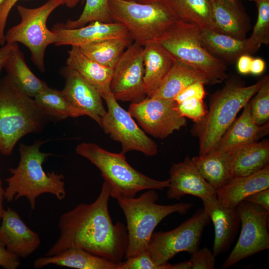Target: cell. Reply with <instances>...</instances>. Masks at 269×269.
<instances>
[{"mask_svg": "<svg viewBox=\"0 0 269 269\" xmlns=\"http://www.w3.org/2000/svg\"><path fill=\"white\" fill-rule=\"evenodd\" d=\"M201 29L197 25L178 20L156 41L174 59L205 76L210 84L220 83L228 77L227 64L213 56L203 46Z\"/></svg>", "mask_w": 269, "mask_h": 269, "instance_id": "cell-7", "label": "cell"}, {"mask_svg": "<svg viewBox=\"0 0 269 269\" xmlns=\"http://www.w3.org/2000/svg\"><path fill=\"white\" fill-rule=\"evenodd\" d=\"M266 64L264 60L260 58L253 59L250 73L254 75H260L265 70Z\"/></svg>", "mask_w": 269, "mask_h": 269, "instance_id": "cell-46", "label": "cell"}, {"mask_svg": "<svg viewBox=\"0 0 269 269\" xmlns=\"http://www.w3.org/2000/svg\"><path fill=\"white\" fill-rule=\"evenodd\" d=\"M64 4L65 0H48L34 8L17 5L20 21L5 34V43H20L28 48L33 63L41 72L45 70L44 55L47 47L58 39L57 35L47 28V20L57 7Z\"/></svg>", "mask_w": 269, "mask_h": 269, "instance_id": "cell-9", "label": "cell"}, {"mask_svg": "<svg viewBox=\"0 0 269 269\" xmlns=\"http://www.w3.org/2000/svg\"><path fill=\"white\" fill-rule=\"evenodd\" d=\"M50 119L6 76L0 82V151L11 154L23 136L41 132Z\"/></svg>", "mask_w": 269, "mask_h": 269, "instance_id": "cell-4", "label": "cell"}, {"mask_svg": "<svg viewBox=\"0 0 269 269\" xmlns=\"http://www.w3.org/2000/svg\"><path fill=\"white\" fill-rule=\"evenodd\" d=\"M236 209L240 219L241 232L236 245L222 266L224 269L269 248V211L245 200L240 202Z\"/></svg>", "mask_w": 269, "mask_h": 269, "instance_id": "cell-12", "label": "cell"}, {"mask_svg": "<svg viewBox=\"0 0 269 269\" xmlns=\"http://www.w3.org/2000/svg\"><path fill=\"white\" fill-rule=\"evenodd\" d=\"M19 0H4L0 5V45L5 43L4 30L11 9Z\"/></svg>", "mask_w": 269, "mask_h": 269, "instance_id": "cell-42", "label": "cell"}, {"mask_svg": "<svg viewBox=\"0 0 269 269\" xmlns=\"http://www.w3.org/2000/svg\"><path fill=\"white\" fill-rule=\"evenodd\" d=\"M210 1H211L212 0H210Z\"/></svg>", "mask_w": 269, "mask_h": 269, "instance_id": "cell-53", "label": "cell"}, {"mask_svg": "<svg viewBox=\"0 0 269 269\" xmlns=\"http://www.w3.org/2000/svg\"><path fill=\"white\" fill-rule=\"evenodd\" d=\"M263 79L246 86L237 78H227L224 86L210 98L209 109L203 118L194 123L191 133L197 137L199 154L215 150L236 117L260 89Z\"/></svg>", "mask_w": 269, "mask_h": 269, "instance_id": "cell-2", "label": "cell"}, {"mask_svg": "<svg viewBox=\"0 0 269 269\" xmlns=\"http://www.w3.org/2000/svg\"><path fill=\"white\" fill-rule=\"evenodd\" d=\"M61 73L65 80L62 90L71 105L82 116H88L100 126L107 113L100 92L75 70L63 67Z\"/></svg>", "mask_w": 269, "mask_h": 269, "instance_id": "cell-15", "label": "cell"}, {"mask_svg": "<svg viewBox=\"0 0 269 269\" xmlns=\"http://www.w3.org/2000/svg\"><path fill=\"white\" fill-rule=\"evenodd\" d=\"M156 0H136L137 2H140V3H148Z\"/></svg>", "mask_w": 269, "mask_h": 269, "instance_id": "cell-49", "label": "cell"}, {"mask_svg": "<svg viewBox=\"0 0 269 269\" xmlns=\"http://www.w3.org/2000/svg\"><path fill=\"white\" fill-rule=\"evenodd\" d=\"M76 153L89 160L100 171L110 185V197L133 198L139 191L162 190L168 188L169 179L158 180L151 178L133 167L125 154L110 152L93 143L82 142L76 148Z\"/></svg>", "mask_w": 269, "mask_h": 269, "instance_id": "cell-6", "label": "cell"}, {"mask_svg": "<svg viewBox=\"0 0 269 269\" xmlns=\"http://www.w3.org/2000/svg\"><path fill=\"white\" fill-rule=\"evenodd\" d=\"M16 43H9L2 45L0 48V72L4 68L12 50L13 49Z\"/></svg>", "mask_w": 269, "mask_h": 269, "instance_id": "cell-45", "label": "cell"}, {"mask_svg": "<svg viewBox=\"0 0 269 269\" xmlns=\"http://www.w3.org/2000/svg\"><path fill=\"white\" fill-rule=\"evenodd\" d=\"M110 187L105 181L92 203H81L60 217L59 237L45 254L53 256L71 248L83 249L116 263L123 261L128 244L126 226L114 224L108 202Z\"/></svg>", "mask_w": 269, "mask_h": 269, "instance_id": "cell-1", "label": "cell"}, {"mask_svg": "<svg viewBox=\"0 0 269 269\" xmlns=\"http://www.w3.org/2000/svg\"><path fill=\"white\" fill-rule=\"evenodd\" d=\"M248 0V1H254V2H256L257 3L258 2H259L262 1L263 0Z\"/></svg>", "mask_w": 269, "mask_h": 269, "instance_id": "cell-50", "label": "cell"}, {"mask_svg": "<svg viewBox=\"0 0 269 269\" xmlns=\"http://www.w3.org/2000/svg\"><path fill=\"white\" fill-rule=\"evenodd\" d=\"M4 198V190L2 186V182L0 177V220L1 219L4 209L3 207V201Z\"/></svg>", "mask_w": 269, "mask_h": 269, "instance_id": "cell-47", "label": "cell"}, {"mask_svg": "<svg viewBox=\"0 0 269 269\" xmlns=\"http://www.w3.org/2000/svg\"><path fill=\"white\" fill-rule=\"evenodd\" d=\"M188 260L191 269H214L215 268L216 257L207 247L198 250L191 254Z\"/></svg>", "mask_w": 269, "mask_h": 269, "instance_id": "cell-39", "label": "cell"}, {"mask_svg": "<svg viewBox=\"0 0 269 269\" xmlns=\"http://www.w3.org/2000/svg\"><path fill=\"white\" fill-rule=\"evenodd\" d=\"M93 21L113 22L110 13L109 0H86L83 10L79 18L75 20L69 19L64 25L67 28H77Z\"/></svg>", "mask_w": 269, "mask_h": 269, "instance_id": "cell-34", "label": "cell"}, {"mask_svg": "<svg viewBox=\"0 0 269 269\" xmlns=\"http://www.w3.org/2000/svg\"><path fill=\"white\" fill-rule=\"evenodd\" d=\"M269 187V165L252 174L231 178L217 190V199L223 206L236 208L249 195Z\"/></svg>", "mask_w": 269, "mask_h": 269, "instance_id": "cell-23", "label": "cell"}, {"mask_svg": "<svg viewBox=\"0 0 269 269\" xmlns=\"http://www.w3.org/2000/svg\"><path fill=\"white\" fill-rule=\"evenodd\" d=\"M116 200L127 222L128 244L125 259L136 256L147 249L155 228L164 218L174 213L184 215L193 206L190 203L182 202L158 204L159 195L154 189H148L137 198L118 197Z\"/></svg>", "mask_w": 269, "mask_h": 269, "instance_id": "cell-5", "label": "cell"}, {"mask_svg": "<svg viewBox=\"0 0 269 269\" xmlns=\"http://www.w3.org/2000/svg\"><path fill=\"white\" fill-rule=\"evenodd\" d=\"M123 269H175V264L155 263L146 250L142 253L123 261Z\"/></svg>", "mask_w": 269, "mask_h": 269, "instance_id": "cell-38", "label": "cell"}, {"mask_svg": "<svg viewBox=\"0 0 269 269\" xmlns=\"http://www.w3.org/2000/svg\"><path fill=\"white\" fill-rule=\"evenodd\" d=\"M173 61L171 54L157 41L143 46V81L147 97L160 85Z\"/></svg>", "mask_w": 269, "mask_h": 269, "instance_id": "cell-25", "label": "cell"}, {"mask_svg": "<svg viewBox=\"0 0 269 269\" xmlns=\"http://www.w3.org/2000/svg\"><path fill=\"white\" fill-rule=\"evenodd\" d=\"M68 51L66 66L75 70L95 88L102 97L111 92L113 69L100 65L84 54L77 46Z\"/></svg>", "mask_w": 269, "mask_h": 269, "instance_id": "cell-27", "label": "cell"}, {"mask_svg": "<svg viewBox=\"0 0 269 269\" xmlns=\"http://www.w3.org/2000/svg\"><path fill=\"white\" fill-rule=\"evenodd\" d=\"M240 116L235 119L220 140L215 150L229 152L245 144L255 142L269 133V123L258 126L253 121L249 101Z\"/></svg>", "mask_w": 269, "mask_h": 269, "instance_id": "cell-20", "label": "cell"}, {"mask_svg": "<svg viewBox=\"0 0 269 269\" xmlns=\"http://www.w3.org/2000/svg\"><path fill=\"white\" fill-rule=\"evenodd\" d=\"M80 0H65V5L69 8H73L76 6Z\"/></svg>", "mask_w": 269, "mask_h": 269, "instance_id": "cell-48", "label": "cell"}, {"mask_svg": "<svg viewBox=\"0 0 269 269\" xmlns=\"http://www.w3.org/2000/svg\"><path fill=\"white\" fill-rule=\"evenodd\" d=\"M253 59V58L250 55H241L237 61L238 72L242 74L250 73Z\"/></svg>", "mask_w": 269, "mask_h": 269, "instance_id": "cell-44", "label": "cell"}, {"mask_svg": "<svg viewBox=\"0 0 269 269\" xmlns=\"http://www.w3.org/2000/svg\"><path fill=\"white\" fill-rule=\"evenodd\" d=\"M228 152L231 178L252 174L269 165L268 139L241 145Z\"/></svg>", "mask_w": 269, "mask_h": 269, "instance_id": "cell-22", "label": "cell"}, {"mask_svg": "<svg viewBox=\"0 0 269 269\" xmlns=\"http://www.w3.org/2000/svg\"><path fill=\"white\" fill-rule=\"evenodd\" d=\"M128 112L144 132L160 139L166 138L187 125L186 118L179 115L173 100L146 97L140 102L131 103Z\"/></svg>", "mask_w": 269, "mask_h": 269, "instance_id": "cell-14", "label": "cell"}, {"mask_svg": "<svg viewBox=\"0 0 269 269\" xmlns=\"http://www.w3.org/2000/svg\"><path fill=\"white\" fill-rule=\"evenodd\" d=\"M204 85L199 82L192 83L183 89L174 100L177 104L191 98L203 100L206 95Z\"/></svg>", "mask_w": 269, "mask_h": 269, "instance_id": "cell-40", "label": "cell"}, {"mask_svg": "<svg viewBox=\"0 0 269 269\" xmlns=\"http://www.w3.org/2000/svg\"><path fill=\"white\" fill-rule=\"evenodd\" d=\"M38 106L51 119L77 118L81 114L68 102L62 91L48 86L33 98Z\"/></svg>", "mask_w": 269, "mask_h": 269, "instance_id": "cell-33", "label": "cell"}, {"mask_svg": "<svg viewBox=\"0 0 269 269\" xmlns=\"http://www.w3.org/2000/svg\"><path fill=\"white\" fill-rule=\"evenodd\" d=\"M162 0L169 5L178 20L222 33L213 20L210 0Z\"/></svg>", "mask_w": 269, "mask_h": 269, "instance_id": "cell-31", "label": "cell"}, {"mask_svg": "<svg viewBox=\"0 0 269 269\" xmlns=\"http://www.w3.org/2000/svg\"><path fill=\"white\" fill-rule=\"evenodd\" d=\"M11 82L22 93L34 98L48 87L47 84L37 77L26 64L22 52L16 43L5 66Z\"/></svg>", "mask_w": 269, "mask_h": 269, "instance_id": "cell-29", "label": "cell"}, {"mask_svg": "<svg viewBox=\"0 0 269 269\" xmlns=\"http://www.w3.org/2000/svg\"><path fill=\"white\" fill-rule=\"evenodd\" d=\"M213 20L222 33L244 39L251 28V19L240 0H212Z\"/></svg>", "mask_w": 269, "mask_h": 269, "instance_id": "cell-21", "label": "cell"}, {"mask_svg": "<svg viewBox=\"0 0 269 269\" xmlns=\"http://www.w3.org/2000/svg\"><path fill=\"white\" fill-rule=\"evenodd\" d=\"M102 98L108 110L100 126L112 139L121 144V152L137 151L147 156L156 155L157 144L137 126L130 113L118 104L111 92L104 94Z\"/></svg>", "mask_w": 269, "mask_h": 269, "instance_id": "cell-11", "label": "cell"}, {"mask_svg": "<svg viewBox=\"0 0 269 269\" xmlns=\"http://www.w3.org/2000/svg\"><path fill=\"white\" fill-rule=\"evenodd\" d=\"M49 265L79 269H123V262L116 263L81 248H71L53 256L39 258L33 263L36 269Z\"/></svg>", "mask_w": 269, "mask_h": 269, "instance_id": "cell-24", "label": "cell"}, {"mask_svg": "<svg viewBox=\"0 0 269 269\" xmlns=\"http://www.w3.org/2000/svg\"><path fill=\"white\" fill-rule=\"evenodd\" d=\"M245 200L269 211V188L255 192Z\"/></svg>", "mask_w": 269, "mask_h": 269, "instance_id": "cell-43", "label": "cell"}, {"mask_svg": "<svg viewBox=\"0 0 269 269\" xmlns=\"http://www.w3.org/2000/svg\"><path fill=\"white\" fill-rule=\"evenodd\" d=\"M133 41L131 37L114 38L89 43L78 47L92 60L105 67L114 69Z\"/></svg>", "mask_w": 269, "mask_h": 269, "instance_id": "cell-32", "label": "cell"}, {"mask_svg": "<svg viewBox=\"0 0 269 269\" xmlns=\"http://www.w3.org/2000/svg\"><path fill=\"white\" fill-rule=\"evenodd\" d=\"M203 208L215 230L213 253L215 257L228 251L238 233L240 219L236 208L226 207L217 200H203Z\"/></svg>", "mask_w": 269, "mask_h": 269, "instance_id": "cell-19", "label": "cell"}, {"mask_svg": "<svg viewBox=\"0 0 269 269\" xmlns=\"http://www.w3.org/2000/svg\"><path fill=\"white\" fill-rule=\"evenodd\" d=\"M198 82L210 84L208 79L197 70L174 59L160 85L148 97L174 100L186 87Z\"/></svg>", "mask_w": 269, "mask_h": 269, "instance_id": "cell-26", "label": "cell"}, {"mask_svg": "<svg viewBox=\"0 0 269 269\" xmlns=\"http://www.w3.org/2000/svg\"><path fill=\"white\" fill-rule=\"evenodd\" d=\"M201 40L210 54L226 64L236 63L242 55L252 54L247 38L239 39L209 28H202Z\"/></svg>", "mask_w": 269, "mask_h": 269, "instance_id": "cell-28", "label": "cell"}, {"mask_svg": "<svg viewBox=\"0 0 269 269\" xmlns=\"http://www.w3.org/2000/svg\"><path fill=\"white\" fill-rule=\"evenodd\" d=\"M192 160L202 176L216 191L231 178L228 152L215 149L193 157Z\"/></svg>", "mask_w": 269, "mask_h": 269, "instance_id": "cell-30", "label": "cell"}, {"mask_svg": "<svg viewBox=\"0 0 269 269\" xmlns=\"http://www.w3.org/2000/svg\"><path fill=\"white\" fill-rule=\"evenodd\" d=\"M258 16L252 33L247 38V43L252 54L256 53L262 45L269 44V0L256 3Z\"/></svg>", "mask_w": 269, "mask_h": 269, "instance_id": "cell-35", "label": "cell"}, {"mask_svg": "<svg viewBox=\"0 0 269 269\" xmlns=\"http://www.w3.org/2000/svg\"><path fill=\"white\" fill-rule=\"evenodd\" d=\"M129 0V1H136V0Z\"/></svg>", "mask_w": 269, "mask_h": 269, "instance_id": "cell-52", "label": "cell"}, {"mask_svg": "<svg viewBox=\"0 0 269 269\" xmlns=\"http://www.w3.org/2000/svg\"><path fill=\"white\" fill-rule=\"evenodd\" d=\"M263 79L260 89L250 101L252 119L258 126L269 121V77L267 75Z\"/></svg>", "mask_w": 269, "mask_h": 269, "instance_id": "cell-36", "label": "cell"}, {"mask_svg": "<svg viewBox=\"0 0 269 269\" xmlns=\"http://www.w3.org/2000/svg\"><path fill=\"white\" fill-rule=\"evenodd\" d=\"M210 220L204 209H200L175 229L153 232L147 250L159 265L167 263L181 252L192 254L199 249L203 230Z\"/></svg>", "mask_w": 269, "mask_h": 269, "instance_id": "cell-10", "label": "cell"}, {"mask_svg": "<svg viewBox=\"0 0 269 269\" xmlns=\"http://www.w3.org/2000/svg\"><path fill=\"white\" fill-rule=\"evenodd\" d=\"M169 172L168 199L179 200L186 195L202 200L217 199V191L204 179L188 156L181 162L173 163Z\"/></svg>", "mask_w": 269, "mask_h": 269, "instance_id": "cell-16", "label": "cell"}, {"mask_svg": "<svg viewBox=\"0 0 269 269\" xmlns=\"http://www.w3.org/2000/svg\"><path fill=\"white\" fill-rule=\"evenodd\" d=\"M143 46L132 43L113 69L110 90L117 101L136 103L147 97L143 81Z\"/></svg>", "mask_w": 269, "mask_h": 269, "instance_id": "cell-13", "label": "cell"}, {"mask_svg": "<svg viewBox=\"0 0 269 269\" xmlns=\"http://www.w3.org/2000/svg\"><path fill=\"white\" fill-rule=\"evenodd\" d=\"M57 36L56 46H77L109 38L131 37L126 27L118 22L93 21L88 25L69 29L58 23L51 30Z\"/></svg>", "mask_w": 269, "mask_h": 269, "instance_id": "cell-18", "label": "cell"}, {"mask_svg": "<svg viewBox=\"0 0 269 269\" xmlns=\"http://www.w3.org/2000/svg\"><path fill=\"white\" fill-rule=\"evenodd\" d=\"M1 219L0 240L8 251L25 258L39 247L38 234L30 229L16 211L9 208L4 209Z\"/></svg>", "mask_w": 269, "mask_h": 269, "instance_id": "cell-17", "label": "cell"}, {"mask_svg": "<svg viewBox=\"0 0 269 269\" xmlns=\"http://www.w3.org/2000/svg\"><path fill=\"white\" fill-rule=\"evenodd\" d=\"M4 0H0V5H1V4L2 3V2Z\"/></svg>", "mask_w": 269, "mask_h": 269, "instance_id": "cell-51", "label": "cell"}, {"mask_svg": "<svg viewBox=\"0 0 269 269\" xmlns=\"http://www.w3.org/2000/svg\"><path fill=\"white\" fill-rule=\"evenodd\" d=\"M43 142L20 145L19 163L16 168L9 169L11 175L5 180L7 186L4 199L7 201L25 197L31 208L34 209L36 199L42 194H52L59 200L65 197L64 176L54 171L46 173L43 169V163L51 155L40 151Z\"/></svg>", "mask_w": 269, "mask_h": 269, "instance_id": "cell-3", "label": "cell"}, {"mask_svg": "<svg viewBox=\"0 0 269 269\" xmlns=\"http://www.w3.org/2000/svg\"><path fill=\"white\" fill-rule=\"evenodd\" d=\"M176 109L181 116L191 119L194 123L201 121L207 111L203 100L196 98L188 99L176 103Z\"/></svg>", "mask_w": 269, "mask_h": 269, "instance_id": "cell-37", "label": "cell"}, {"mask_svg": "<svg viewBox=\"0 0 269 269\" xmlns=\"http://www.w3.org/2000/svg\"><path fill=\"white\" fill-rule=\"evenodd\" d=\"M109 6L113 22L123 24L133 40L142 46L156 41L178 20L162 0L148 3L109 0Z\"/></svg>", "mask_w": 269, "mask_h": 269, "instance_id": "cell-8", "label": "cell"}, {"mask_svg": "<svg viewBox=\"0 0 269 269\" xmlns=\"http://www.w3.org/2000/svg\"><path fill=\"white\" fill-rule=\"evenodd\" d=\"M20 265L19 257L8 251L0 240V267L5 269H15Z\"/></svg>", "mask_w": 269, "mask_h": 269, "instance_id": "cell-41", "label": "cell"}]
</instances>
